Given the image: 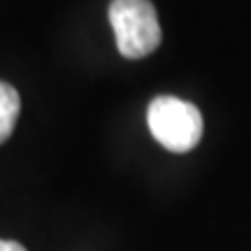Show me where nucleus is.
<instances>
[{
	"label": "nucleus",
	"mask_w": 251,
	"mask_h": 251,
	"mask_svg": "<svg viewBox=\"0 0 251 251\" xmlns=\"http://www.w3.org/2000/svg\"><path fill=\"white\" fill-rule=\"evenodd\" d=\"M0 251H26L19 242H12V240H0Z\"/></svg>",
	"instance_id": "nucleus-4"
},
{
	"label": "nucleus",
	"mask_w": 251,
	"mask_h": 251,
	"mask_svg": "<svg viewBox=\"0 0 251 251\" xmlns=\"http://www.w3.org/2000/svg\"><path fill=\"white\" fill-rule=\"evenodd\" d=\"M109 24L124 58H144L161 45V24L149 0H112Z\"/></svg>",
	"instance_id": "nucleus-1"
},
{
	"label": "nucleus",
	"mask_w": 251,
	"mask_h": 251,
	"mask_svg": "<svg viewBox=\"0 0 251 251\" xmlns=\"http://www.w3.org/2000/svg\"><path fill=\"white\" fill-rule=\"evenodd\" d=\"M147 124L153 140L175 153L191 151L202 137V114L198 107L172 96H158L151 100L147 109Z\"/></svg>",
	"instance_id": "nucleus-2"
},
{
	"label": "nucleus",
	"mask_w": 251,
	"mask_h": 251,
	"mask_svg": "<svg viewBox=\"0 0 251 251\" xmlns=\"http://www.w3.org/2000/svg\"><path fill=\"white\" fill-rule=\"evenodd\" d=\"M19 112H21V98L14 86L0 81V144L14 133Z\"/></svg>",
	"instance_id": "nucleus-3"
}]
</instances>
